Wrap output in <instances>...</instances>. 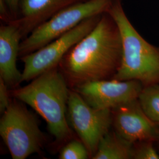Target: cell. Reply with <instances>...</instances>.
I'll list each match as a JSON object with an SVG mask.
<instances>
[{
    "instance_id": "6da1fadb",
    "label": "cell",
    "mask_w": 159,
    "mask_h": 159,
    "mask_svg": "<svg viewBox=\"0 0 159 159\" xmlns=\"http://www.w3.org/2000/svg\"><path fill=\"white\" fill-rule=\"evenodd\" d=\"M123 46L119 27L108 12L68 51L58 68L69 87L89 81L111 79L121 63Z\"/></svg>"
},
{
    "instance_id": "7a4b0ae2",
    "label": "cell",
    "mask_w": 159,
    "mask_h": 159,
    "mask_svg": "<svg viewBox=\"0 0 159 159\" xmlns=\"http://www.w3.org/2000/svg\"><path fill=\"white\" fill-rule=\"evenodd\" d=\"M69 91L67 81L57 67L40 74L29 84L12 89L10 93L33 108L46 121L56 141L62 143L72 136L67 119Z\"/></svg>"
},
{
    "instance_id": "3957f363",
    "label": "cell",
    "mask_w": 159,
    "mask_h": 159,
    "mask_svg": "<svg viewBox=\"0 0 159 159\" xmlns=\"http://www.w3.org/2000/svg\"><path fill=\"white\" fill-rule=\"evenodd\" d=\"M107 12L119 27L123 46L121 65L113 79L136 80L143 86L159 83V47L148 42L134 27L122 0H114Z\"/></svg>"
},
{
    "instance_id": "277c9868",
    "label": "cell",
    "mask_w": 159,
    "mask_h": 159,
    "mask_svg": "<svg viewBox=\"0 0 159 159\" xmlns=\"http://www.w3.org/2000/svg\"><path fill=\"white\" fill-rule=\"evenodd\" d=\"M17 99L2 114L0 135L13 159L40 153L46 143L35 116Z\"/></svg>"
},
{
    "instance_id": "5b68a950",
    "label": "cell",
    "mask_w": 159,
    "mask_h": 159,
    "mask_svg": "<svg viewBox=\"0 0 159 159\" xmlns=\"http://www.w3.org/2000/svg\"><path fill=\"white\" fill-rule=\"evenodd\" d=\"M114 0H88L59 12L22 40L19 57L32 53L76 27L89 17L107 12Z\"/></svg>"
},
{
    "instance_id": "8992f818",
    "label": "cell",
    "mask_w": 159,
    "mask_h": 159,
    "mask_svg": "<svg viewBox=\"0 0 159 159\" xmlns=\"http://www.w3.org/2000/svg\"><path fill=\"white\" fill-rule=\"evenodd\" d=\"M102 14L85 19L46 46L21 57L24 65L21 82L32 80L47 71L58 67L68 51L94 29Z\"/></svg>"
},
{
    "instance_id": "52a82bcc",
    "label": "cell",
    "mask_w": 159,
    "mask_h": 159,
    "mask_svg": "<svg viewBox=\"0 0 159 159\" xmlns=\"http://www.w3.org/2000/svg\"><path fill=\"white\" fill-rule=\"evenodd\" d=\"M67 119L92 158L101 139L113 124L111 110L91 107L77 91L70 89Z\"/></svg>"
},
{
    "instance_id": "ba28073f",
    "label": "cell",
    "mask_w": 159,
    "mask_h": 159,
    "mask_svg": "<svg viewBox=\"0 0 159 159\" xmlns=\"http://www.w3.org/2000/svg\"><path fill=\"white\" fill-rule=\"evenodd\" d=\"M143 85L136 80H102L89 81L72 89L91 107L113 110L137 99Z\"/></svg>"
},
{
    "instance_id": "9c48e42d",
    "label": "cell",
    "mask_w": 159,
    "mask_h": 159,
    "mask_svg": "<svg viewBox=\"0 0 159 159\" xmlns=\"http://www.w3.org/2000/svg\"><path fill=\"white\" fill-rule=\"evenodd\" d=\"M113 124L119 134L132 143L159 141V125L148 117L138 99L111 110Z\"/></svg>"
},
{
    "instance_id": "30bf717a",
    "label": "cell",
    "mask_w": 159,
    "mask_h": 159,
    "mask_svg": "<svg viewBox=\"0 0 159 159\" xmlns=\"http://www.w3.org/2000/svg\"><path fill=\"white\" fill-rule=\"evenodd\" d=\"M88 0H20L18 17L11 23L26 38L34 29L64 9Z\"/></svg>"
},
{
    "instance_id": "8fae6325",
    "label": "cell",
    "mask_w": 159,
    "mask_h": 159,
    "mask_svg": "<svg viewBox=\"0 0 159 159\" xmlns=\"http://www.w3.org/2000/svg\"><path fill=\"white\" fill-rule=\"evenodd\" d=\"M21 40L22 34L16 24L3 23L1 25L0 77L9 89H16L22 83V73L17 66Z\"/></svg>"
},
{
    "instance_id": "7c38bea8",
    "label": "cell",
    "mask_w": 159,
    "mask_h": 159,
    "mask_svg": "<svg viewBox=\"0 0 159 159\" xmlns=\"http://www.w3.org/2000/svg\"><path fill=\"white\" fill-rule=\"evenodd\" d=\"M134 144L110 130L102 137L93 159H132Z\"/></svg>"
},
{
    "instance_id": "4fadbf2b",
    "label": "cell",
    "mask_w": 159,
    "mask_h": 159,
    "mask_svg": "<svg viewBox=\"0 0 159 159\" xmlns=\"http://www.w3.org/2000/svg\"><path fill=\"white\" fill-rule=\"evenodd\" d=\"M137 99L148 117L159 125V83L143 86Z\"/></svg>"
},
{
    "instance_id": "5bb4252c",
    "label": "cell",
    "mask_w": 159,
    "mask_h": 159,
    "mask_svg": "<svg viewBox=\"0 0 159 159\" xmlns=\"http://www.w3.org/2000/svg\"><path fill=\"white\" fill-rule=\"evenodd\" d=\"M90 154L84 143L81 140H73L67 143L61 149L60 159H87Z\"/></svg>"
},
{
    "instance_id": "9a60e30c",
    "label": "cell",
    "mask_w": 159,
    "mask_h": 159,
    "mask_svg": "<svg viewBox=\"0 0 159 159\" xmlns=\"http://www.w3.org/2000/svg\"><path fill=\"white\" fill-rule=\"evenodd\" d=\"M153 141H143L133 145L132 159H159V153L154 147Z\"/></svg>"
},
{
    "instance_id": "2e32d148",
    "label": "cell",
    "mask_w": 159,
    "mask_h": 159,
    "mask_svg": "<svg viewBox=\"0 0 159 159\" xmlns=\"http://www.w3.org/2000/svg\"><path fill=\"white\" fill-rule=\"evenodd\" d=\"M8 89L4 81L0 77V113L1 114L6 111L11 102L10 99L11 93Z\"/></svg>"
},
{
    "instance_id": "e0dca14e",
    "label": "cell",
    "mask_w": 159,
    "mask_h": 159,
    "mask_svg": "<svg viewBox=\"0 0 159 159\" xmlns=\"http://www.w3.org/2000/svg\"><path fill=\"white\" fill-rule=\"evenodd\" d=\"M0 19L4 24H10L14 21L6 0H0Z\"/></svg>"
},
{
    "instance_id": "ac0fdd59",
    "label": "cell",
    "mask_w": 159,
    "mask_h": 159,
    "mask_svg": "<svg viewBox=\"0 0 159 159\" xmlns=\"http://www.w3.org/2000/svg\"><path fill=\"white\" fill-rule=\"evenodd\" d=\"M6 1L11 12L14 21H15L18 17L19 3L20 0H6Z\"/></svg>"
},
{
    "instance_id": "d6986e66",
    "label": "cell",
    "mask_w": 159,
    "mask_h": 159,
    "mask_svg": "<svg viewBox=\"0 0 159 159\" xmlns=\"http://www.w3.org/2000/svg\"></svg>"
}]
</instances>
